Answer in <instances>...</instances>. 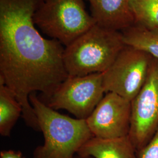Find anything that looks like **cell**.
Listing matches in <instances>:
<instances>
[{
    "mask_svg": "<svg viewBox=\"0 0 158 158\" xmlns=\"http://www.w3.org/2000/svg\"><path fill=\"white\" fill-rule=\"evenodd\" d=\"M137 158H158V130L147 145L136 152Z\"/></svg>",
    "mask_w": 158,
    "mask_h": 158,
    "instance_id": "5bb4252c",
    "label": "cell"
},
{
    "mask_svg": "<svg viewBox=\"0 0 158 158\" xmlns=\"http://www.w3.org/2000/svg\"><path fill=\"white\" fill-rule=\"evenodd\" d=\"M87 1H88V0H87Z\"/></svg>",
    "mask_w": 158,
    "mask_h": 158,
    "instance_id": "e0dca14e",
    "label": "cell"
},
{
    "mask_svg": "<svg viewBox=\"0 0 158 158\" xmlns=\"http://www.w3.org/2000/svg\"><path fill=\"white\" fill-rule=\"evenodd\" d=\"M23 115V108L6 85L0 83V134L10 136L14 126Z\"/></svg>",
    "mask_w": 158,
    "mask_h": 158,
    "instance_id": "8fae6325",
    "label": "cell"
},
{
    "mask_svg": "<svg viewBox=\"0 0 158 158\" xmlns=\"http://www.w3.org/2000/svg\"><path fill=\"white\" fill-rule=\"evenodd\" d=\"M125 46L121 31L96 23L64 47L63 62L69 76L104 73Z\"/></svg>",
    "mask_w": 158,
    "mask_h": 158,
    "instance_id": "3957f363",
    "label": "cell"
},
{
    "mask_svg": "<svg viewBox=\"0 0 158 158\" xmlns=\"http://www.w3.org/2000/svg\"><path fill=\"white\" fill-rule=\"evenodd\" d=\"M153 58L144 51L125 46L102 73L105 93H114L132 102L147 80Z\"/></svg>",
    "mask_w": 158,
    "mask_h": 158,
    "instance_id": "5b68a950",
    "label": "cell"
},
{
    "mask_svg": "<svg viewBox=\"0 0 158 158\" xmlns=\"http://www.w3.org/2000/svg\"><path fill=\"white\" fill-rule=\"evenodd\" d=\"M43 0H0V83L23 108L29 127L40 131L29 96L40 91L49 98L69 77L63 62L64 47L46 39L36 28L34 13Z\"/></svg>",
    "mask_w": 158,
    "mask_h": 158,
    "instance_id": "6da1fadb",
    "label": "cell"
},
{
    "mask_svg": "<svg viewBox=\"0 0 158 158\" xmlns=\"http://www.w3.org/2000/svg\"><path fill=\"white\" fill-rule=\"evenodd\" d=\"M77 155L93 158H137L135 148L128 135L113 139L93 136Z\"/></svg>",
    "mask_w": 158,
    "mask_h": 158,
    "instance_id": "30bf717a",
    "label": "cell"
},
{
    "mask_svg": "<svg viewBox=\"0 0 158 158\" xmlns=\"http://www.w3.org/2000/svg\"><path fill=\"white\" fill-rule=\"evenodd\" d=\"M104 93L102 73L69 76L48 98L46 104L55 110H66L76 118L86 119Z\"/></svg>",
    "mask_w": 158,
    "mask_h": 158,
    "instance_id": "8992f818",
    "label": "cell"
},
{
    "mask_svg": "<svg viewBox=\"0 0 158 158\" xmlns=\"http://www.w3.org/2000/svg\"><path fill=\"white\" fill-rule=\"evenodd\" d=\"M29 102L44 137V144L35 149L34 158H73L93 136L86 119L57 112L34 93L29 96Z\"/></svg>",
    "mask_w": 158,
    "mask_h": 158,
    "instance_id": "7a4b0ae2",
    "label": "cell"
},
{
    "mask_svg": "<svg viewBox=\"0 0 158 158\" xmlns=\"http://www.w3.org/2000/svg\"><path fill=\"white\" fill-rule=\"evenodd\" d=\"M73 158H92V157H90V156H86V157H85V156H80L79 155H76Z\"/></svg>",
    "mask_w": 158,
    "mask_h": 158,
    "instance_id": "2e32d148",
    "label": "cell"
},
{
    "mask_svg": "<svg viewBox=\"0 0 158 158\" xmlns=\"http://www.w3.org/2000/svg\"><path fill=\"white\" fill-rule=\"evenodd\" d=\"M135 24L158 31V0H131Z\"/></svg>",
    "mask_w": 158,
    "mask_h": 158,
    "instance_id": "4fadbf2b",
    "label": "cell"
},
{
    "mask_svg": "<svg viewBox=\"0 0 158 158\" xmlns=\"http://www.w3.org/2000/svg\"><path fill=\"white\" fill-rule=\"evenodd\" d=\"M131 119V102L109 92L104 96L86 122L93 136L113 139L129 135Z\"/></svg>",
    "mask_w": 158,
    "mask_h": 158,
    "instance_id": "ba28073f",
    "label": "cell"
},
{
    "mask_svg": "<svg viewBox=\"0 0 158 158\" xmlns=\"http://www.w3.org/2000/svg\"><path fill=\"white\" fill-rule=\"evenodd\" d=\"M91 15L102 27L122 32L135 24L131 0H88Z\"/></svg>",
    "mask_w": 158,
    "mask_h": 158,
    "instance_id": "9c48e42d",
    "label": "cell"
},
{
    "mask_svg": "<svg viewBox=\"0 0 158 158\" xmlns=\"http://www.w3.org/2000/svg\"><path fill=\"white\" fill-rule=\"evenodd\" d=\"M35 25L64 47L96 23L83 0H43L35 12Z\"/></svg>",
    "mask_w": 158,
    "mask_h": 158,
    "instance_id": "277c9868",
    "label": "cell"
},
{
    "mask_svg": "<svg viewBox=\"0 0 158 158\" xmlns=\"http://www.w3.org/2000/svg\"><path fill=\"white\" fill-rule=\"evenodd\" d=\"M158 130V59L153 58L147 80L131 102L129 137L136 152L145 147Z\"/></svg>",
    "mask_w": 158,
    "mask_h": 158,
    "instance_id": "52a82bcc",
    "label": "cell"
},
{
    "mask_svg": "<svg viewBox=\"0 0 158 158\" xmlns=\"http://www.w3.org/2000/svg\"><path fill=\"white\" fill-rule=\"evenodd\" d=\"M0 158H25L22 153L13 150L2 151L0 153Z\"/></svg>",
    "mask_w": 158,
    "mask_h": 158,
    "instance_id": "9a60e30c",
    "label": "cell"
},
{
    "mask_svg": "<svg viewBox=\"0 0 158 158\" xmlns=\"http://www.w3.org/2000/svg\"><path fill=\"white\" fill-rule=\"evenodd\" d=\"M121 32L126 45L144 51L158 59V31L134 24Z\"/></svg>",
    "mask_w": 158,
    "mask_h": 158,
    "instance_id": "7c38bea8",
    "label": "cell"
}]
</instances>
